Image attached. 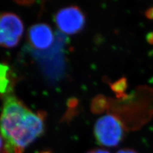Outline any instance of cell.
Instances as JSON below:
<instances>
[{"instance_id":"1","label":"cell","mask_w":153,"mask_h":153,"mask_svg":"<svg viewBox=\"0 0 153 153\" xmlns=\"http://www.w3.org/2000/svg\"><path fill=\"white\" fill-rule=\"evenodd\" d=\"M46 114L34 112L13 94L4 98L0 115L2 153H23L45 129Z\"/></svg>"},{"instance_id":"2","label":"cell","mask_w":153,"mask_h":153,"mask_svg":"<svg viewBox=\"0 0 153 153\" xmlns=\"http://www.w3.org/2000/svg\"><path fill=\"white\" fill-rule=\"evenodd\" d=\"M94 134L100 145L107 147H116L123 140L124 129L118 118L111 114H106L96 122Z\"/></svg>"},{"instance_id":"3","label":"cell","mask_w":153,"mask_h":153,"mask_svg":"<svg viewBox=\"0 0 153 153\" xmlns=\"http://www.w3.org/2000/svg\"><path fill=\"white\" fill-rule=\"evenodd\" d=\"M24 32V25L16 13L0 14V46L12 48L18 45Z\"/></svg>"},{"instance_id":"4","label":"cell","mask_w":153,"mask_h":153,"mask_svg":"<svg viewBox=\"0 0 153 153\" xmlns=\"http://www.w3.org/2000/svg\"><path fill=\"white\" fill-rule=\"evenodd\" d=\"M55 22L61 31L74 35L82 30L85 24V17L79 7L71 5L57 12Z\"/></svg>"},{"instance_id":"5","label":"cell","mask_w":153,"mask_h":153,"mask_svg":"<svg viewBox=\"0 0 153 153\" xmlns=\"http://www.w3.org/2000/svg\"><path fill=\"white\" fill-rule=\"evenodd\" d=\"M27 40L33 48L44 50L53 44L54 35L52 28L47 24L37 23L28 30Z\"/></svg>"},{"instance_id":"6","label":"cell","mask_w":153,"mask_h":153,"mask_svg":"<svg viewBox=\"0 0 153 153\" xmlns=\"http://www.w3.org/2000/svg\"><path fill=\"white\" fill-rule=\"evenodd\" d=\"M16 84V75L5 63H0V96L6 97L12 94Z\"/></svg>"},{"instance_id":"7","label":"cell","mask_w":153,"mask_h":153,"mask_svg":"<svg viewBox=\"0 0 153 153\" xmlns=\"http://www.w3.org/2000/svg\"><path fill=\"white\" fill-rule=\"evenodd\" d=\"M87 153H110V152L106 150L102 149H95L88 152Z\"/></svg>"},{"instance_id":"8","label":"cell","mask_w":153,"mask_h":153,"mask_svg":"<svg viewBox=\"0 0 153 153\" xmlns=\"http://www.w3.org/2000/svg\"><path fill=\"white\" fill-rule=\"evenodd\" d=\"M146 16L151 19H153V7L148 9L146 12Z\"/></svg>"},{"instance_id":"9","label":"cell","mask_w":153,"mask_h":153,"mask_svg":"<svg viewBox=\"0 0 153 153\" xmlns=\"http://www.w3.org/2000/svg\"><path fill=\"white\" fill-rule=\"evenodd\" d=\"M117 153H137L136 151H135L131 149H123L119 150Z\"/></svg>"},{"instance_id":"10","label":"cell","mask_w":153,"mask_h":153,"mask_svg":"<svg viewBox=\"0 0 153 153\" xmlns=\"http://www.w3.org/2000/svg\"><path fill=\"white\" fill-rule=\"evenodd\" d=\"M3 146V138L0 134V150H2V148Z\"/></svg>"}]
</instances>
